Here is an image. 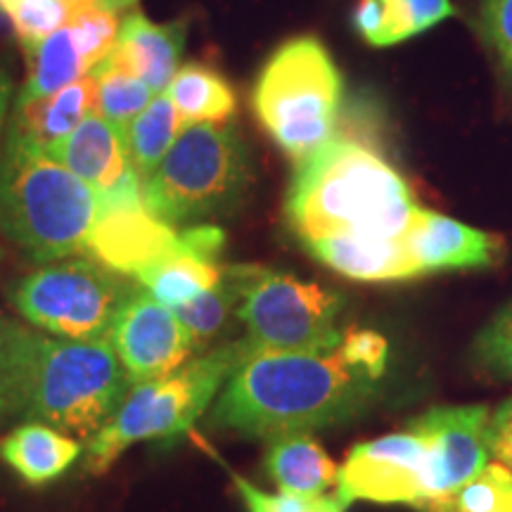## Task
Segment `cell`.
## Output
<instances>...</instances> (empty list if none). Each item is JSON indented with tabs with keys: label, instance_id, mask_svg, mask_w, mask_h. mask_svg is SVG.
Wrapping results in <instances>:
<instances>
[{
	"label": "cell",
	"instance_id": "obj_1",
	"mask_svg": "<svg viewBox=\"0 0 512 512\" xmlns=\"http://www.w3.org/2000/svg\"><path fill=\"white\" fill-rule=\"evenodd\" d=\"M375 384L339 347L313 354L249 344L216 399L211 422L268 441L311 434L354 415L373 396Z\"/></svg>",
	"mask_w": 512,
	"mask_h": 512
},
{
	"label": "cell",
	"instance_id": "obj_2",
	"mask_svg": "<svg viewBox=\"0 0 512 512\" xmlns=\"http://www.w3.org/2000/svg\"><path fill=\"white\" fill-rule=\"evenodd\" d=\"M418 204L399 171L361 140L335 136L297 164L285 216L304 242L325 235L403 238Z\"/></svg>",
	"mask_w": 512,
	"mask_h": 512
},
{
	"label": "cell",
	"instance_id": "obj_3",
	"mask_svg": "<svg viewBox=\"0 0 512 512\" xmlns=\"http://www.w3.org/2000/svg\"><path fill=\"white\" fill-rule=\"evenodd\" d=\"M102 197L50 155L48 147L8 126L0 164V233L36 261L86 249Z\"/></svg>",
	"mask_w": 512,
	"mask_h": 512
},
{
	"label": "cell",
	"instance_id": "obj_4",
	"mask_svg": "<svg viewBox=\"0 0 512 512\" xmlns=\"http://www.w3.org/2000/svg\"><path fill=\"white\" fill-rule=\"evenodd\" d=\"M247 349V339L219 344L190 358L176 373L131 384L110 422L88 441L86 470L102 475L128 446L169 441L190 432L226 387Z\"/></svg>",
	"mask_w": 512,
	"mask_h": 512
},
{
	"label": "cell",
	"instance_id": "obj_5",
	"mask_svg": "<svg viewBox=\"0 0 512 512\" xmlns=\"http://www.w3.org/2000/svg\"><path fill=\"white\" fill-rule=\"evenodd\" d=\"M131 380L110 342L34 335L22 418L91 441L110 422Z\"/></svg>",
	"mask_w": 512,
	"mask_h": 512
},
{
	"label": "cell",
	"instance_id": "obj_6",
	"mask_svg": "<svg viewBox=\"0 0 512 512\" xmlns=\"http://www.w3.org/2000/svg\"><path fill=\"white\" fill-rule=\"evenodd\" d=\"M252 178V155L238 128L192 124L143 183V202L159 221L178 228L233 211Z\"/></svg>",
	"mask_w": 512,
	"mask_h": 512
},
{
	"label": "cell",
	"instance_id": "obj_7",
	"mask_svg": "<svg viewBox=\"0 0 512 512\" xmlns=\"http://www.w3.org/2000/svg\"><path fill=\"white\" fill-rule=\"evenodd\" d=\"M252 107L275 145L299 164L335 138L342 74L318 38H292L261 69Z\"/></svg>",
	"mask_w": 512,
	"mask_h": 512
},
{
	"label": "cell",
	"instance_id": "obj_8",
	"mask_svg": "<svg viewBox=\"0 0 512 512\" xmlns=\"http://www.w3.org/2000/svg\"><path fill=\"white\" fill-rule=\"evenodd\" d=\"M240 285L238 320L256 349L332 351L342 342L344 299L316 283L273 268L233 264Z\"/></svg>",
	"mask_w": 512,
	"mask_h": 512
},
{
	"label": "cell",
	"instance_id": "obj_9",
	"mask_svg": "<svg viewBox=\"0 0 512 512\" xmlns=\"http://www.w3.org/2000/svg\"><path fill=\"white\" fill-rule=\"evenodd\" d=\"M133 287L98 261L36 268L10 290L15 309L36 328L72 342H110L114 318Z\"/></svg>",
	"mask_w": 512,
	"mask_h": 512
},
{
	"label": "cell",
	"instance_id": "obj_10",
	"mask_svg": "<svg viewBox=\"0 0 512 512\" xmlns=\"http://www.w3.org/2000/svg\"><path fill=\"white\" fill-rule=\"evenodd\" d=\"M339 503H406L422 510L437 498L432 453L422 434L406 430L363 441L349 451L337 472Z\"/></svg>",
	"mask_w": 512,
	"mask_h": 512
},
{
	"label": "cell",
	"instance_id": "obj_11",
	"mask_svg": "<svg viewBox=\"0 0 512 512\" xmlns=\"http://www.w3.org/2000/svg\"><path fill=\"white\" fill-rule=\"evenodd\" d=\"M110 344L131 384L176 373L200 351L174 309L133 287L114 318Z\"/></svg>",
	"mask_w": 512,
	"mask_h": 512
},
{
	"label": "cell",
	"instance_id": "obj_12",
	"mask_svg": "<svg viewBox=\"0 0 512 512\" xmlns=\"http://www.w3.org/2000/svg\"><path fill=\"white\" fill-rule=\"evenodd\" d=\"M50 155L102 197V209L140 207L143 181L128 157L124 131L95 112L48 147Z\"/></svg>",
	"mask_w": 512,
	"mask_h": 512
},
{
	"label": "cell",
	"instance_id": "obj_13",
	"mask_svg": "<svg viewBox=\"0 0 512 512\" xmlns=\"http://www.w3.org/2000/svg\"><path fill=\"white\" fill-rule=\"evenodd\" d=\"M491 413L489 406H444L411 422L430 446L437 498L453 494L489 463Z\"/></svg>",
	"mask_w": 512,
	"mask_h": 512
},
{
	"label": "cell",
	"instance_id": "obj_14",
	"mask_svg": "<svg viewBox=\"0 0 512 512\" xmlns=\"http://www.w3.org/2000/svg\"><path fill=\"white\" fill-rule=\"evenodd\" d=\"M178 245V230L159 221L140 207L102 209L98 223L88 235L83 254L107 266L110 271L138 278L150 266L159 264Z\"/></svg>",
	"mask_w": 512,
	"mask_h": 512
},
{
	"label": "cell",
	"instance_id": "obj_15",
	"mask_svg": "<svg viewBox=\"0 0 512 512\" xmlns=\"http://www.w3.org/2000/svg\"><path fill=\"white\" fill-rule=\"evenodd\" d=\"M223 245H226V233L221 228H185L178 233L174 252L140 273L136 280L157 302L174 311L181 309L219 285L226 271V266L221 264Z\"/></svg>",
	"mask_w": 512,
	"mask_h": 512
},
{
	"label": "cell",
	"instance_id": "obj_16",
	"mask_svg": "<svg viewBox=\"0 0 512 512\" xmlns=\"http://www.w3.org/2000/svg\"><path fill=\"white\" fill-rule=\"evenodd\" d=\"M403 245L411 254L415 271L425 275L496 264L505 242L501 235L484 233L437 211L418 207L408 223V230L403 233Z\"/></svg>",
	"mask_w": 512,
	"mask_h": 512
},
{
	"label": "cell",
	"instance_id": "obj_17",
	"mask_svg": "<svg viewBox=\"0 0 512 512\" xmlns=\"http://www.w3.org/2000/svg\"><path fill=\"white\" fill-rule=\"evenodd\" d=\"M185 36H188L185 19L157 24L150 22L143 12L131 10L121 19L117 43L110 55L152 91L164 93L181 69Z\"/></svg>",
	"mask_w": 512,
	"mask_h": 512
},
{
	"label": "cell",
	"instance_id": "obj_18",
	"mask_svg": "<svg viewBox=\"0 0 512 512\" xmlns=\"http://www.w3.org/2000/svg\"><path fill=\"white\" fill-rule=\"evenodd\" d=\"M306 252L332 271L363 283H392L418 275L403 238H373V235H325L304 242Z\"/></svg>",
	"mask_w": 512,
	"mask_h": 512
},
{
	"label": "cell",
	"instance_id": "obj_19",
	"mask_svg": "<svg viewBox=\"0 0 512 512\" xmlns=\"http://www.w3.org/2000/svg\"><path fill=\"white\" fill-rule=\"evenodd\" d=\"M95 112H98V79L91 72L48 98L12 102L10 126L43 147H50Z\"/></svg>",
	"mask_w": 512,
	"mask_h": 512
},
{
	"label": "cell",
	"instance_id": "obj_20",
	"mask_svg": "<svg viewBox=\"0 0 512 512\" xmlns=\"http://www.w3.org/2000/svg\"><path fill=\"white\" fill-rule=\"evenodd\" d=\"M83 446L43 422H24L0 441V458L31 486H46L67 475Z\"/></svg>",
	"mask_w": 512,
	"mask_h": 512
},
{
	"label": "cell",
	"instance_id": "obj_21",
	"mask_svg": "<svg viewBox=\"0 0 512 512\" xmlns=\"http://www.w3.org/2000/svg\"><path fill=\"white\" fill-rule=\"evenodd\" d=\"M266 470L278 486V494L323 498L337 486L339 467L311 434H290L271 441Z\"/></svg>",
	"mask_w": 512,
	"mask_h": 512
},
{
	"label": "cell",
	"instance_id": "obj_22",
	"mask_svg": "<svg viewBox=\"0 0 512 512\" xmlns=\"http://www.w3.org/2000/svg\"><path fill=\"white\" fill-rule=\"evenodd\" d=\"M453 12L451 0H361L354 24L370 46H394L437 27Z\"/></svg>",
	"mask_w": 512,
	"mask_h": 512
},
{
	"label": "cell",
	"instance_id": "obj_23",
	"mask_svg": "<svg viewBox=\"0 0 512 512\" xmlns=\"http://www.w3.org/2000/svg\"><path fill=\"white\" fill-rule=\"evenodd\" d=\"M24 55H27V81L19 88L15 100L27 102L48 98L64 86L74 83L81 76L91 74V64H88L83 48L79 43V36L72 29V24L57 29L43 41L31 43V46H22Z\"/></svg>",
	"mask_w": 512,
	"mask_h": 512
},
{
	"label": "cell",
	"instance_id": "obj_24",
	"mask_svg": "<svg viewBox=\"0 0 512 512\" xmlns=\"http://www.w3.org/2000/svg\"><path fill=\"white\" fill-rule=\"evenodd\" d=\"M166 93L181 114L183 126L226 124L238 110L233 86L219 72L197 62L183 64Z\"/></svg>",
	"mask_w": 512,
	"mask_h": 512
},
{
	"label": "cell",
	"instance_id": "obj_25",
	"mask_svg": "<svg viewBox=\"0 0 512 512\" xmlns=\"http://www.w3.org/2000/svg\"><path fill=\"white\" fill-rule=\"evenodd\" d=\"M183 119L171 102L169 93H157L150 100V105L138 114L124 128V143L131 157L133 169L140 176V181H147L162 164L166 152L176 143V138L183 131Z\"/></svg>",
	"mask_w": 512,
	"mask_h": 512
},
{
	"label": "cell",
	"instance_id": "obj_26",
	"mask_svg": "<svg viewBox=\"0 0 512 512\" xmlns=\"http://www.w3.org/2000/svg\"><path fill=\"white\" fill-rule=\"evenodd\" d=\"M238 304H240V285L235 278L233 266H226L223 278L219 285L211 287L209 292L200 294L195 302L176 309V316L188 328V332L195 339V347L200 354L209 351L216 339L223 337L228 330L230 320L238 318Z\"/></svg>",
	"mask_w": 512,
	"mask_h": 512
},
{
	"label": "cell",
	"instance_id": "obj_27",
	"mask_svg": "<svg viewBox=\"0 0 512 512\" xmlns=\"http://www.w3.org/2000/svg\"><path fill=\"white\" fill-rule=\"evenodd\" d=\"M95 79H98V112L121 131L138 117L140 112L150 105L155 98L147 83H143L138 76L126 72L121 64L107 55L98 67L93 69Z\"/></svg>",
	"mask_w": 512,
	"mask_h": 512
},
{
	"label": "cell",
	"instance_id": "obj_28",
	"mask_svg": "<svg viewBox=\"0 0 512 512\" xmlns=\"http://www.w3.org/2000/svg\"><path fill=\"white\" fill-rule=\"evenodd\" d=\"M512 508V470L503 463H486L470 482L453 494L434 498L422 512H498Z\"/></svg>",
	"mask_w": 512,
	"mask_h": 512
},
{
	"label": "cell",
	"instance_id": "obj_29",
	"mask_svg": "<svg viewBox=\"0 0 512 512\" xmlns=\"http://www.w3.org/2000/svg\"><path fill=\"white\" fill-rule=\"evenodd\" d=\"M36 332L0 316V425L22 415L31 342Z\"/></svg>",
	"mask_w": 512,
	"mask_h": 512
},
{
	"label": "cell",
	"instance_id": "obj_30",
	"mask_svg": "<svg viewBox=\"0 0 512 512\" xmlns=\"http://www.w3.org/2000/svg\"><path fill=\"white\" fill-rule=\"evenodd\" d=\"M83 3L74 0H0V12L15 29L22 46L43 41L57 29L67 27Z\"/></svg>",
	"mask_w": 512,
	"mask_h": 512
},
{
	"label": "cell",
	"instance_id": "obj_31",
	"mask_svg": "<svg viewBox=\"0 0 512 512\" xmlns=\"http://www.w3.org/2000/svg\"><path fill=\"white\" fill-rule=\"evenodd\" d=\"M121 17H124L121 12L98 8V5H83L72 22H69L76 36H79L83 55L91 64V72L110 55L114 43H117Z\"/></svg>",
	"mask_w": 512,
	"mask_h": 512
},
{
	"label": "cell",
	"instance_id": "obj_32",
	"mask_svg": "<svg viewBox=\"0 0 512 512\" xmlns=\"http://www.w3.org/2000/svg\"><path fill=\"white\" fill-rule=\"evenodd\" d=\"M233 482L238 486L242 501L247 503L249 512H344L342 503L337 496H323V498H294V496H273L261 491L247 479L233 475Z\"/></svg>",
	"mask_w": 512,
	"mask_h": 512
},
{
	"label": "cell",
	"instance_id": "obj_33",
	"mask_svg": "<svg viewBox=\"0 0 512 512\" xmlns=\"http://www.w3.org/2000/svg\"><path fill=\"white\" fill-rule=\"evenodd\" d=\"M339 349L347 356L351 366L361 370V373H366L368 377H373L375 382L382 380L389 361V344L382 335L361 328L344 330Z\"/></svg>",
	"mask_w": 512,
	"mask_h": 512
},
{
	"label": "cell",
	"instance_id": "obj_34",
	"mask_svg": "<svg viewBox=\"0 0 512 512\" xmlns=\"http://www.w3.org/2000/svg\"><path fill=\"white\" fill-rule=\"evenodd\" d=\"M477 27L512 79V0H482Z\"/></svg>",
	"mask_w": 512,
	"mask_h": 512
},
{
	"label": "cell",
	"instance_id": "obj_35",
	"mask_svg": "<svg viewBox=\"0 0 512 512\" xmlns=\"http://www.w3.org/2000/svg\"><path fill=\"white\" fill-rule=\"evenodd\" d=\"M477 354L489 368L512 375V304L498 313L494 323L482 332L477 342Z\"/></svg>",
	"mask_w": 512,
	"mask_h": 512
},
{
	"label": "cell",
	"instance_id": "obj_36",
	"mask_svg": "<svg viewBox=\"0 0 512 512\" xmlns=\"http://www.w3.org/2000/svg\"><path fill=\"white\" fill-rule=\"evenodd\" d=\"M491 456L512 470V399L491 413Z\"/></svg>",
	"mask_w": 512,
	"mask_h": 512
},
{
	"label": "cell",
	"instance_id": "obj_37",
	"mask_svg": "<svg viewBox=\"0 0 512 512\" xmlns=\"http://www.w3.org/2000/svg\"><path fill=\"white\" fill-rule=\"evenodd\" d=\"M17 88L15 79H12L10 69L0 62V164H3V150H5V136H8L10 126V107L15 102Z\"/></svg>",
	"mask_w": 512,
	"mask_h": 512
},
{
	"label": "cell",
	"instance_id": "obj_38",
	"mask_svg": "<svg viewBox=\"0 0 512 512\" xmlns=\"http://www.w3.org/2000/svg\"><path fill=\"white\" fill-rule=\"evenodd\" d=\"M74 3H83V5H98V8L114 10V12H121V15H126V12L136 10L138 0H74Z\"/></svg>",
	"mask_w": 512,
	"mask_h": 512
},
{
	"label": "cell",
	"instance_id": "obj_39",
	"mask_svg": "<svg viewBox=\"0 0 512 512\" xmlns=\"http://www.w3.org/2000/svg\"><path fill=\"white\" fill-rule=\"evenodd\" d=\"M498 512H512V508L510 510H498Z\"/></svg>",
	"mask_w": 512,
	"mask_h": 512
},
{
	"label": "cell",
	"instance_id": "obj_40",
	"mask_svg": "<svg viewBox=\"0 0 512 512\" xmlns=\"http://www.w3.org/2000/svg\"><path fill=\"white\" fill-rule=\"evenodd\" d=\"M0 256H3V254H0Z\"/></svg>",
	"mask_w": 512,
	"mask_h": 512
}]
</instances>
